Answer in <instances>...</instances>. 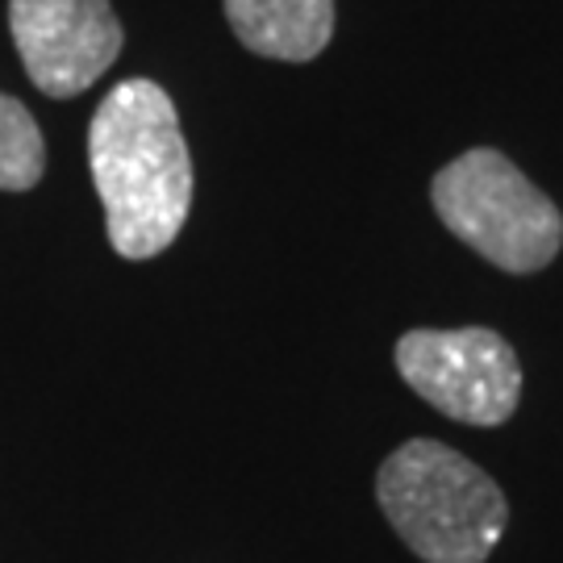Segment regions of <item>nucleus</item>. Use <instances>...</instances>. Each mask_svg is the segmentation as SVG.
<instances>
[{
  "label": "nucleus",
  "instance_id": "obj_1",
  "mask_svg": "<svg viewBox=\"0 0 563 563\" xmlns=\"http://www.w3.org/2000/svg\"><path fill=\"white\" fill-rule=\"evenodd\" d=\"M88 163L121 260L167 251L188 222L192 159L176 104L155 80H121L88 125Z\"/></svg>",
  "mask_w": 563,
  "mask_h": 563
},
{
  "label": "nucleus",
  "instance_id": "obj_2",
  "mask_svg": "<svg viewBox=\"0 0 563 563\" xmlns=\"http://www.w3.org/2000/svg\"><path fill=\"white\" fill-rule=\"evenodd\" d=\"M376 501L426 563H484L509 522L497 481L434 439H413L380 463Z\"/></svg>",
  "mask_w": 563,
  "mask_h": 563
},
{
  "label": "nucleus",
  "instance_id": "obj_3",
  "mask_svg": "<svg viewBox=\"0 0 563 563\" xmlns=\"http://www.w3.org/2000/svg\"><path fill=\"white\" fill-rule=\"evenodd\" d=\"M443 225L501 272L530 276L560 255L563 213L493 146L463 151L430 184Z\"/></svg>",
  "mask_w": 563,
  "mask_h": 563
},
{
  "label": "nucleus",
  "instance_id": "obj_4",
  "mask_svg": "<svg viewBox=\"0 0 563 563\" xmlns=\"http://www.w3.org/2000/svg\"><path fill=\"white\" fill-rule=\"evenodd\" d=\"M397 372L439 413L463 426H501L522 397L514 346L484 325L409 330L397 339Z\"/></svg>",
  "mask_w": 563,
  "mask_h": 563
},
{
  "label": "nucleus",
  "instance_id": "obj_5",
  "mask_svg": "<svg viewBox=\"0 0 563 563\" xmlns=\"http://www.w3.org/2000/svg\"><path fill=\"white\" fill-rule=\"evenodd\" d=\"M9 30L34 88L55 101L92 88L125 42L109 0H9Z\"/></svg>",
  "mask_w": 563,
  "mask_h": 563
},
{
  "label": "nucleus",
  "instance_id": "obj_6",
  "mask_svg": "<svg viewBox=\"0 0 563 563\" xmlns=\"http://www.w3.org/2000/svg\"><path fill=\"white\" fill-rule=\"evenodd\" d=\"M225 18L251 55L309 63L330 46L334 0H225Z\"/></svg>",
  "mask_w": 563,
  "mask_h": 563
},
{
  "label": "nucleus",
  "instance_id": "obj_7",
  "mask_svg": "<svg viewBox=\"0 0 563 563\" xmlns=\"http://www.w3.org/2000/svg\"><path fill=\"white\" fill-rule=\"evenodd\" d=\"M46 172V142L30 109L0 92V192H25Z\"/></svg>",
  "mask_w": 563,
  "mask_h": 563
}]
</instances>
